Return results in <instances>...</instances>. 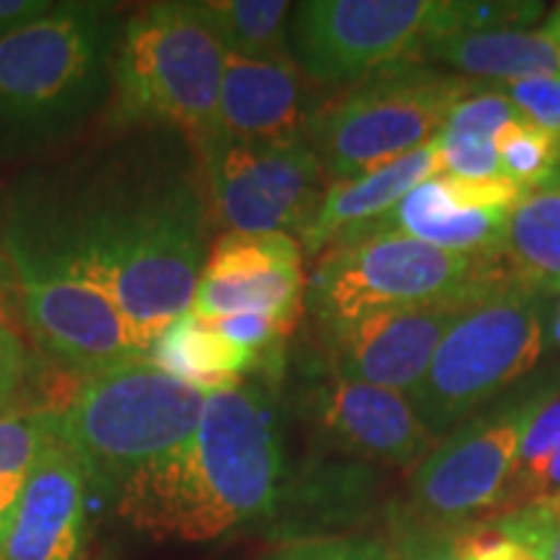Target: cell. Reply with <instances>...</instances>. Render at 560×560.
<instances>
[{"label":"cell","mask_w":560,"mask_h":560,"mask_svg":"<svg viewBox=\"0 0 560 560\" xmlns=\"http://www.w3.org/2000/svg\"><path fill=\"white\" fill-rule=\"evenodd\" d=\"M164 145L104 153L34 174L0 206V226L39 244L109 293L153 342L192 310L206 265V192Z\"/></svg>","instance_id":"1"},{"label":"cell","mask_w":560,"mask_h":560,"mask_svg":"<svg viewBox=\"0 0 560 560\" xmlns=\"http://www.w3.org/2000/svg\"><path fill=\"white\" fill-rule=\"evenodd\" d=\"M283 446L260 384L208 392L198 431L117 490V514L153 540L210 542L276 509Z\"/></svg>","instance_id":"2"},{"label":"cell","mask_w":560,"mask_h":560,"mask_svg":"<svg viewBox=\"0 0 560 560\" xmlns=\"http://www.w3.org/2000/svg\"><path fill=\"white\" fill-rule=\"evenodd\" d=\"M120 34L112 5L73 0L0 37L3 156L60 143L109 102Z\"/></svg>","instance_id":"3"},{"label":"cell","mask_w":560,"mask_h":560,"mask_svg":"<svg viewBox=\"0 0 560 560\" xmlns=\"http://www.w3.org/2000/svg\"><path fill=\"white\" fill-rule=\"evenodd\" d=\"M208 392L177 380L151 359L83 376L55 436L81 462L89 486L117 490L149 462L198 431Z\"/></svg>","instance_id":"4"},{"label":"cell","mask_w":560,"mask_h":560,"mask_svg":"<svg viewBox=\"0 0 560 560\" xmlns=\"http://www.w3.org/2000/svg\"><path fill=\"white\" fill-rule=\"evenodd\" d=\"M226 52L200 3H153L132 13L112 62L107 120L115 128H215Z\"/></svg>","instance_id":"5"},{"label":"cell","mask_w":560,"mask_h":560,"mask_svg":"<svg viewBox=\"0 0 560 560\" xmlns=\"http://www.w3.org/2000/svg\"><path fill=\"white\" fill-rule=\"evenodd\" d=\"M542 350V293L509 272L462 310L408 400L441 439L522 382Z\"/></svg>","instance_id":"6"},{"label":"cell","mask_w":560,"mask_h":560,"mask_svg":"<svg viewBox=\"0 0 560 560\" xmlns=\"http://www.w3.org/2000/svg\"><path fill=\"white\" fill-rule=\"evenodd\" d=\"M482 89L429 62H395L319 104L306 140L332 182L366 177L436 138L454 107Z\"/></svg>","instance_id":"7"},{"label":"cell","mask_w":560,"mask_h":560,"mask_svg":"<svg viewBox=\"0 0 560 560\" xmlns=\"http://www.w3.org/2000/svg\"><path fill=\"white\" fill-rule=\"evenodd\" d=\"M325 252L304 293L319 327L470 296L509 272L506 257L457 255L382 226L342 236Z\"/></svg>","instance_id":"8"},{"label":"cell","mask_w":560,"mask_h":560,"mask_svg":"<svg viewBox=\"0 0 560 560\" xmlns=\"http://www.w3.org/2000/svg\"><path fill=\"white\" fill-rule=\"evenodd\" d=\"M0 249L16 278L24 319L34 338L75 376L151 359L120 306L66 260L0 226Z\"/></svg>","instance_id":"9"},{"label":"cell","mask_w":560,"mask_h":560,"mask_svg":"<svg viewBox=\"0 0 560 560\" xmlns=\"http://www.w3.org/2000/svg\"><path fill=\"white\" fill-rule=\"evenodd\" d=\"M558 382L560 376L522 384L441 439L412 472L408 514L457 527L506 503L524 433Z\"/></svg>","instance_id":"10"},{"label":"cell","mask_w":560,"mask_h":560,"mask_svg":"<svg viewBox=\"0 0 560 560\" xmlns=\"http://www.w3.org/2000/svg\"><path fill=\"white\" fill-rule=\"evenodd\" d=\"M215 219L240 234L301 240L325 200L327 174L310 143L268 145L219 128L190 138Z\"/></svg>","instance_id":"11"},{"label":"cell","mask_w":560,"mask_h":560,"mask_svg":"<svg viewBox=\"0 0 560 560\" xmlns=\"http://www.w3.org/2000/svg\"><path fill=\"white\" fill-rule=\"evenodd\" d=\"M436 11L439 0H304L293 5L289 52L306 79L350 86L416 60Z\"/></svg>","instance_id":"12"},{"label":"cell","mask_w":560,"mask_h":560,"mask_svg":"<svg viewBox=\"0 0 560 560\" xmlns=\"http://www.w3.org/2000/svg\"><path fill=\"white\" fill-rule=\"evenodd\" d=\"M488 289L439 304L382 310L342 325L322 327L330 374L408 395L423 380L439 342L444 340L454 319Z\"/></svg>","instance_id":"13"},{"label":"cell","mask_w":560,"mask_h":560,"mask_svg":"<svg viewBox=\"0 0 560 560\" xmlns=\"http://www.w3.org/2000/svg\"><path fill=\"white\" fill-rule=\"evenodd\" d=\"M314 423L340 450L389 465H420L439 446L408 395L327 374L306 397Z\"/></svg>","instance_id":"14"},{"label":"cell","mask_w":560,"mask_h":560,"mask_svg":"<svg viewBox=\"0 0 560 560\" xmlns=\"http://www.w3.org/2000/svg\"><path fill=\"white\" fill-rule=\"evenodd\" d=\"M89 478L58 436L34 462L0 542V560H75L86 532Z\"/></svg>","instance_id":"15"},{"label":"cell","mask_w":560,"mask_h":560,"mask_svg":"<svg viewBox=\"0 0 560 560\" xmlns=\"http://www.w3.org/2000/svg\"><path fill=\"white\" fill-rule=\"evenodd\" d=\"M317 107L291 55L268 60L226 55L215 109L219 130L268 145L310 143L306 136Z\"/></svg>","instance_id":"16"},{"label":"cell","mask_w":560,"mask_h":560,"mask_svg":"<svg viewBox=\"0 0 560 560\" xmlns=\"http://www.w3.org/2000/svg\"><path fill=\"white\" fill-rule=\"evenodd\" d=\"M441 174H444V149L436 136L380 172H371L359 179L330 182L312 226L301 236V249L306 255L325 252L342 236L384 219L416 187L441 177Z\"/></svg>","instance_id":"17"},{"label":"cell","mask_w":560,"mask_h":560,"mask_svg":"<svg viewBox=\"0 0 560 560\" xmlns=\"http://www.w3.org/2000/svg\"><path fill=\"white\" fill-rule=\"evenodd\" d=\"M511 210L514 208L454 210L441 192L439 179H429L416 187L392 213L366 229L382 226L402 231L412 240L444 252H457V255L503 257Z\"/></svg>","instance_id":"18"},{"label":"cell","mask_w":560,"mask_h":560,"mask_svg":"<svg viewBox=\"0 0 560 560\" xmlns=\"http://www.w3.org/2000/svg\"><path fill=\"white\" fill-rule=\"evenodd\" d=\"M444 62L467 75L501 83L560 75V42L545 30L450 34L423 42L416 62Z\"/></svg>","instance_id":"19"},{"label":"cell","mask_w":560,"mask_h":560,"mask_svg":"<svg viewBox=\"0 0 560 560\" xmlns=\"http://www.w3.org/2000/svg\"><path fill=\"white\" fill-rule=\"evenodd\" d=\"M151 361L202 392L226 389L242 382V374L247 371L262 363L270 366L265 355L229 342L192 312L182 314L159 335V340L153 342Z\"/></svg>","instance_id":"20"},{"label":"cell","mask_w":560,"mask_h":560,"mask_svg":"<svg viewBox=\"0 0 560 560\" xmlns=\"http://www.w3.org/2000/svg\"><path fill=\"white\" fill-rule=\"evenodd\" d=\"M503 257L522 283L560 293V170L511 210Z\"/></svg>","instance_id":"21"},{"label":"cell","mask_w":560,"mask_h":560,"mask_svg":"<svg viewBox=\"0 0 560 560\" xmlns=\"http://www.w3.org/2000/svg\"><path fill=\"white\" fill-rule=\"evenodd\" d=\"M304 268H278L255 276L200 278L192 299L195 317H231V314H268L285 330H293L304 306Z\"/></svg>","instance_id":"22"},{"label":"cell","mask_w":560,"mask_h":560,"mask_svg":"<svg viewBox=\"0 0 560 560\" xmlns=\"http://www.w3.org/2000/svg\"><path fill=\"white\" fill-rule=\"evenodd\" d=\"M200 9L226 55L249 60L291 55L289 19L293 5L285 0H208Z\"/></svg>","instance_id":"23"},{"label":"cell","mask_w":560,"mask_h":560,"mask_svg":"<svg viewBox=\"0 0 560 560\" xmlns=\"http://www.w3.org/2000/svg\"><path fill=\"white\" fill-rule=\"evenodd\" d=\"M301 262V244L289 234L229 231L208 249L200 278L255 276L278 268H299Z\"/></svg>","instance_id":"24"},{"label":"cell","mask_w":560,"mask_h":560,"mask_svg":"<svg viewBox=\"0 0 560 560\" xmlns=\"http://www.w3.org/2000/svg\"><path fill=\"white\" fill-rule=\"evenodd\" d=\"M503 177L522 192L537 190L560 170V140L520 115L509 120L493 140Z\"/></svg>","instance_id":"25"},{"label":"cell","mask_w":560,"mask_h":560,"mask_svg":"<svg viewBox=\"0 0 560 560\" xmlns=\"http://www.w3.org/2000/svg\"><path fill=\"white\" fill-rule=\"evenodd\" d=\"M542 3H478V0H439L431 37L450 34H486V32H524L542 16ZM425 39V42H429Z\"/></svg>","instance_id":"26"},{"label":"cell","mask_w":560,"mask_h":560,"mask_svg":"<svg viewBox=\"0 0 560 560\" xmlns=\"http://www.w3.org/2000/svg\"><path fill=\"white\" fill-rule=\"evenodd\" d=\"M55 441V412L0 416V475H30L39 454Z\"/></svg>","instance_id":"27"},{"label":"cell","mask_w":560,"mask_h":560,"mask_svg":"<svg viewBox=\"0 0 560 560\" xmlns=\"http://www.w3.org/2000/svg\"><path fill=\"white\" fill-rule=\"evenodd\" d=\"M520 115L522 112L503 94L501 86H486L454 107L439 138L467 140V143H493L503 125Z\"/></svg>","instance_id":"28"},{"label":"cell","mask_w":560,"mask_h":560,"mask_svg":"<svg viewBox=\"0 0 560 560\" xmlns=\"http://www.w3.org/2000/svg\"><path fill=\"white\" fill-rule=\"evenodd\" d=\"M493 529L524 545L540 560H560V503L550 495L506 511L501 520L493 522Z\"/></svg>","instance_id":"29"},{"label":"cell","mask_w":560,"mask_h":560,"mask_svg":"<svg viewBox=\"0 0 560 560\" xmlns=\"http://www.w3.org/2000/svg\"><path fill=\"white\" fill-rule=\"evenodd\" d=\"M459 532L405 514L397 522L389 560H459Z\"/></svg>","instance_id":"30"},{"label":"cell","mask_w":560,"mask_h":560,"mask_svg":"<svg viewBox=\"0 0 560 560\" xmlns=\"http://www.w3.org/2000/svg\"><path fill=\"white\" fill-rule=\"evenodd\" d=\"M501 91L527 120L560 140V75L501 83Z\"/></svg>","instance_id":"31"},{"label":"cell","mask_w":560,"mask_h":560,"mask_svg":"<svg viewBox=\"0 0 560 560\" xmlns=\"http://www.w3.org/2000/svg\"><path fill=\"white\" fill-rule=\"evenodd\" d=\"M439 187L454 210H490L514 208L522 190L509 179H465L454 174H441Z\"/></svg>","instance_id":"32"},{"label":"cell","mask_w":560,"mask_h":560,"mask_svg":"<svg viewBox=\"0 0 560 560\" xmlns=\"http://www.w3.org/2000/svg\"><path fill=\"white\" fill-rule=\"evenodd\" d=\"M202 319V317H200ZM206 325L213 327L215 332L223 335L234 346L255 350L268 359L270 363H278L276 353L278 342L289 335L283 325L276 317L268 314H231V317H208Z\"/></svg>","instance_id":"33"},{"label":"cell","mask_w":560,"mask_h":560,"mask_svg":"<svg viewBox=\"0 0 560 560\" xmlns=\"http://www.w3.org/2000/svg\"><path fill=\"white\" fill-rule=\"evenodd\" d=\"M272 560H389V545L371 537L312 540L278 552Z\"/></svg>","instance_id":"34"},{"label":"cell","mask_w":560,"mask_h":560,"mask_svg":"<svg viewBox=\"0 0 560 560\" xmlns=\"http://www.w3.org/2000/svg\"><path fill=\"white\" fill-rule=\"evenodd\" d=\"M26 374H30V361H26L24 342L11 325L0 322V416L13 412L11 402L24 387Z\"/></svg>","instance_id":"35"},{"label":"cell","mask_w":560,"mask_h":560,"mask_svg":"<svg viewBox=\"0 0 560 560\" xmlns=\"http://www.w3.org/2000/svg\"><path fill=\"white\" fill-rule=\"evenodd\" d=\"M459 560H540L524 545L509 540L499 529L459 532Z\"/></svg>","instance_id":"36"},{"label":"cell","mask_w":560,"mask_h":560,"mask_svg":"<svg viewBox=\"0 0 560 560\" xmlns=\"http://www.w3.org/2000/svg\"><path fill=\"white\" fill-rule=\"evenodd\" d=\"M52 9L47 0H0V37L32 24L34 19L45 16Z\"/></svg>","instance_id":"37"},{"label":"cell","mask_w":560,"mask_h":560,"mask_svg":"<svg viewBox=\"0 0 560 560\" xmlns=\"http://www.w3.org/2000/svg\"><path fill=\"white\" fill-rule=\"evenodd\" d=\"M24 480L26 475H0V542H3L5 529H9L13 511H16Z\"/></svg>","instance_id":"38"},{"label":"cell","mask_w":560,"mask_h":560,"mask_svg":"<svg viewBox=\"0 0 560 560\" xmlns=\"http://www.w3.org/2000/svg\"><path fill=\"white\" fill-rule=\"evenodd\" d=\"M13 278V272L9 268V262H5V257L0 255V322H5L9 325V280Z\"/></svg>","instance_id":"39"},{"label":"cell","mask_w":560,"mask_h":560,"mask_svg":"<svg viewBox=\"0 0 560 560\" xmlns=\"http://www.w3.org/2000/svg\"><path fill=\"white\" fill-rule=\"evenodd\" d=\"M545 32L552 34V37L560 42V5H558L556 11H552V16L548 19V24H545Z\"/></svg>","instance_id":"40"},{"label":"cell","mask_w":560,"mask_h":560,"mask_svg":"<svg viewBox=\"0 0 560 560\" xmlns=\"http://www.w3.org/2000/svg\"><path fill=\"white\" fill-rule=\"evenodd\" d=\"M552 332H556V340L560 342V310H558V317H556V327H552Z\"/></svg>","instance_id":"41"},{"label":"cell","mask_w":560,"mask_h":560,"mask_svg":"<svg viewBox=\"0 0 560 560\" xmlns=\"http://www.w3.org/2000/svg\"><path fill=\"white\" fill-rule=\"evenodd\" d=\"M550 499H552V501H556V503H560V493H556V495H550Z\"/></svg>","instance_id":"42"}]
</instances>
